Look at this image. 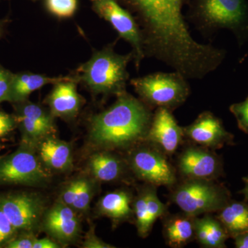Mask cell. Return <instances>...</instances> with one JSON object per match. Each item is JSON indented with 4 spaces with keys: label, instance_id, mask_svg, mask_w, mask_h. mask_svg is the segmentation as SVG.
<instances>
[{
    "label": "cell",
    "instance_id": "cell-1",
    "mask_svg": "<svg viewBox=\"0 0 248 248\" xmlns=\"http://www.w3.org/2000/svg\"><path fill=\"white\" fill-rule=\"evenodd\" d=\"M153 116L151 108L125 91L110 107L93 117L90 140L102 149L130 148L145 141Z\"/></svg>",
    "mask_w": 248,
    "mask_h": 248
},
{
    "label": "cell",
    "instance_id": "cell-2",
    "mask_svg": "<svg viewBox=\"0 0 248 248\" xmlns=\"http://www.w3.org/2000/svg\"><path fill=\"white\" fill-rule=\"evenodd\" d=\"M190 16L205 33L226 29L234 32L240 43L248 37L246 0H191Z\"/></svg>",
    "mask_w": 248,
    "mask_h": 248
},
{
    "label": "cell",
    "instance_id": "cell-3",
    "mask_svg": "<svg viewBox=\"0 0 248 248\" xmlns=\"http://www.w3.org/2000/svg\"><path fill=\"white\" fill-rule=\"evenodd\" d=\"M133 58V53L122 55L111 46L103 49L80 67V79L96 94L119 95L125 91L129 78L127 66Z\"/></svg>",
    "mask_w": 248,
    "mask_h": 248
},
{
    "label": "cell",
    "instance_id": "cell-4",
    "mask_svg": "<svg viewBox=\"0 0 248 248\" xmlns=\"http://www.w3.org/2000/svg\"><path fill=\"white\" fill-rule=\"evenodd\" d=\"M187 80L179 72H158L135 78L130 83L147 106L172 111L182 106L190 95Z\"/></svg>",
    "mask_w": 248,
    "mask_h": 248
},
{
    "label": "cell",
    "instance_id": "cell-5",
    "mask_svg": "<svg viewBox=\"0 0 248 248\" xmlns=\"http://www.w3.org/2000/svg\"><path fill=\"white\" fill-rule=\"evenodd\" d=\"M171 201L186 215L192 217L218 213L231 201L229 191L215 180L184 179L176 186Z\"/></svg>",
    "mask_w": 248,
    "mask_h": 248
},
{
    "label": "cell",
    "instance_id": "cell-6",
    "mask_svg": "<svg viewBox=\"0 0 248 248\" xmlns=\"http://www.w3.org/2000/svg\"><path fill=\"white\" fill-rule=\"evenodd\" d=\"M166 156L148 143L134 150L128 163L137 177L149 185L171 187L175 185L177 177L175 170Z\"/></svg>",
    "mask_w": 248,
    "mask_h": 248
},
{
    "label": "cell",
    "instance_id": "cell-7",
    "mask_svg": "<svg viewBox=\"0 0 248 248\" xmlns=\"http://www.w3.org/2000/svg\"><path fill=\"white\" fill-rule=\"evenodd\" d=\"M48 174L30 146L21 148L0 162V183L40 185L48 180Z\"/></svg>",
    "mask_w": 248,
    "mask_h": 248
},
{
    "label": "cell",
    "instance_id": "cell-8",
    "mask_svg": "<svg viewBox=\"0 0 248 248\" xmlns=\"http://www.w3.org/2000/svg\"><path fill=\"white\" fill-rule=\"evenodd\" d=\"M93 9L103 19L110 23L117 33L133 48L137 66L146 57L143 34L135 18L124 9L117 0H91Z\"/></svg>",
    "mask_w": 248,
    "mask_h": 248
},
{
    "label": "cell",
    "instance_id": "cell-9",
    "mask_svg": "<svg viewBox=\"0 0 248 248\" xmlns=\"http://www.w3.org/2000/svg\"><path fill=\"white\" fill-rule=\"evenodd\" d=\"M177 169L184 179L215 180L223 171L221 158L213 150L199 146L186 147L178 156Z\"/></svg>",
    "mask_w": 248,
    "mask_h": 248
},
{
    "label": "cell",
    "instance_id": "cell-10",
    "mask_svg": "<svg viewBox=\"0 0 248 248\" xmlns=\"http://www.w3.org/2000/svg\"><path fill=\"white\" fill-rule=\"evenodd\" d=\"M17 104L16 122L22 131L26 146H38L45 139L55 133L53 117L38 104L24 101Z\"/></svg>",
    "mask_w": 248,
    "mask_h": 248
},
{
    "label": "cell",
    "instance_id": "cell-11",
    "mask_svg": "<svg viewBox=\"0 0 248 248\" xmlns=\"http://www.w3.org/2000/svg\"><path fill=\"white\" fill-rule=\"evenodd\" d=\"M0 208L16 231L31 232L40 223L44 202L37 196L20 194L0 199Z\"/></svg>",
    "mask_w": 248,
    "mask_h": 248
},
{
    "label": "cell",
    "instance_id": "cell-12",
    "mask_svg": "<svg viewBox=\"0 0 248 248\" xmlns=\"http://www.w3.org/2000/svg\"><path fill=\"white\" fill-rule=\"evenodd\" d=\"M184 138V130L178 124L172 111L157 108L153 114L145 141L166 156H171L182 144Z\"/></svg>",
    "mask_w": 248,
    "mask_h": 248
},
{
    "label": "cell",
    "instance_id": "cell-13",
    "mask_svg": "<svg viewBox=\"0 0 248 248\" xmlns=\"http://www.w3.org/2000/svg\"><path fill=\"white\" fill-rule=\"evenodd\" d=\"M184 138L199 146L210 150L219 149L232 141L221 121L210 111L201 113L193 123L184 127Z\"/></svg>",
    "mask_w": 248,
    "mask_h": 248
},
{
    "label": "cell",
    "instance_id": "cell-14",
    "mask_svg": "<svg viewBox=\"0 0 248 248\" xmlns=\"http://www.w3.org/2000/svg\"><path fill=\"white\" fill-rule=\"evenodd\" d=\"M76 211L59 202L46 213L44 228L52 237L61 244L73 242L79 236L80 222Z\"/></svg>",
    "mask_w": 248,
    "mask_h": 248
},
{
    "label": "cell",
    "instance_id": "cell-15",
    "mask_svg": "<svg viewBox=\"0 0 248 248\" xmlns=\"http://www.w3.org/2000/svg\"><path fill=\"white\" fill-rule=\"evenodd\" d=\"M50 112L54 117L71 118L79 112L82 98L77 90L76 82L71 78L55 84L48 97Z\"/></svg>",
    "mask_w": 248,
    "mask_h": 248
},
{
    "label": "cell",
    "instance_id": "cell-16",
    "mask_svg": "<svg viewBox=\"0 0 248 248\" xmlns=\"http://www.w3.org/2000/svg\"><path fill=\"white\" fill-rule=\"evenodd\" d=\"M38 152L41 161L48 169L65 172L73 167V152L66 142L48 137L39 143Z\"/></svg>",
    "mask_w": 248,
    "mask_h": 248
},
{
    "label": "cell",
    "instance_id": "cell-17",
    "mask_svg": "<svg viewBox=\"0 0 248 248\" xmlns=\"http://www.w3.org/2000/svg\"><path fill=\"white\" fill-rule=\"evenodd\" d=\"M195 239L204 248H226V241L230 237L224 226L217 218L207 214L202 218L194 217Z\"/></svg>",
    "mask_w": 248,
    "mask_h": 248
},
{
    "label": "cell",
    "instance_id": "cell-18",
    "mask_svg": "<svg viewBox=\"0 0 248 248\" xmlns=\"http://www.w3.org/2000/svg\"><path fill=\"white\" fill-rule=\"evenodd\" d=\"M193 218L184 213L165 218L164 236L168 246L182 248L195 239Z\"/></svg>",
    "mask_w": 248,
    "mask_h": 248
},
{
    "label": "cell",
    "instance_id": "cell-19",
    "mask_svg": "<svg viewBox=\"0 0 248 248\" xmlns=\"http://www.w3.org/2000/svg\"><path fill=\"white\" fill-rule=\"evenodd\" d=\"M67 78H48L40 74L19 73L14 74L10 92V102L27 101L31 93L48 84H55Z\"/></svg>",
    "mask_w": 248,
    "mask_h": 248
},
{
    "label": "cell",
    "instance_id": "cell-20",
    "mask_svg": "<svg viewBox=\"0 0 248 248\" xmlns=\"http://www.w3.org/2000/svg\"><path fill=\"white\" fill-rule=\"evenodd\" d=\"M218 213L217 218L230 237L248 231V203L231 200Z\"/></svg>",
    "mask_w": 248,
    "mask_h": 248
},
{
    "label": "cell",
    "instance_id": "cell-21",
    "mask_svg": "<svg viewBox=\"0 0 248 248\" xmlns=\"http://www.w3.org/2000/svg\"><path fill=\"white\" fill-rule=\"evenodd\" d=\"M99 213L116 222L128 219L133 214L131 195L125 190L109 192L99 202Z\"/></svg>",
    "mask_w": 248,
    "mask_h": 248
},
{
    "label": "cell",
    "instance_id": "cell-22",
    "mask_svg": "<svg viewBox=\"0 0 248 248\" xmlns=\"http://www.w3.org/2000/svg\"><path fill=\"white\" fill-rule=\"evenodd\" d=\"M89 169L96 179L101 182H113L124 172V164L120 158L109 153H98L89 160Z\"/></svg>",
    "mask_w": 248,
    "mask_h": 248
},
{
    "label": "cell",
    "instance_id": "cell-23",
    "mask_svg": "<svg viewBox=\"0 0 248 248\" xmlns=\"http://www.w3.org/2000/svg\"><path fill=\"white\" fill-rule=\"evenodd\" d=\"M135 11L145 10L153 12H164L184 6L187 0H127Z\"/></svg>",
    "mask_w": 248,
    "mask_h": 248
},
{
    "label": "cell",
    "instance_id": "cell-24",
    "mask_svg": "<svg viewBox=\"0 0 248 248\" xmlns=\"http://www.w3.org/2000/svg\"><path fill=\"white\" fill-rule=\"evenodd\" d=\"M133 208L138 234L142 238H146L151 232L147 223L146 188L141 191L135 200Z\"/></svg>",
    "mask_w": 248,
    "mask_h": 248
},
{
    "label": "cell",
    "instance_id": "cell-25",
    "mask_svg": "<svg viewBox=\"0 0 248 248\" xmlns=\"http://www.w3.org/2000/svg\"><path fill=\"white\" fill-rule=\"evenodd\" d=\"M78 0H46L47 10L59 18L71 17L78 9Z\"/></svg>",
    "mask_w": 248,
    "mask_h": 248
},
{
    "label": "cell",
    "instance_id": "cell-26",
    "mask_svg": "<svg viewBox=\"0 0 248 248\" xmlns=\"http://www.w3.org/2000/svg\"><path fill=\"white\" fill-rule=\"evenodd\" d=\"M93 197V187L91 183L85 179H80L79 188L71 208L76 211H86L89 208Z\"/></svg>",
    "mask_w": 248,
    "mask_h": 248
},
{
    "label": "cell",
    "instance_id": "cell-27",
    "mask_svg": "<svg viewBox=\"0 0 248 248\" xmlns=\"http://www.w3.org/2000/svg\"><path fill=\"white\" fill-rule=\"evenodd\" d=\"M230 110L236 118L239 128L248 134V96L244 102L231 106Z\"/></svg>",
    "mask_w": 248,
    "mask_h": 248
},
{
    "label": "cell",
    "instance_id": "cell-28",
    "mask_svg": "<svg viewBox=\"0 0 248 248\" xmlns=\"http://www.w3.org/2000/svg\"><path fill=\"white\" fill-rule=\"evenodd\" d=\"M14 74L0 64V103L10 102V92Z\"/></svg>",
    "mask_w": 248,
    "mask_h": 248
},
{
    "label": "cell",
    "instance_id": "cell-29",
    "mask_svg": "<svg viewBox=\"0 0 248 248\" xmlns=\"http://www.w3.org/2000/svg\"><path fill=\"white\" fill-rule=\"evenodd\" d=\"M16 231H17L16 228L0 208V246L7 243L14 236Z\"/></svg>",
    "mask_w": 248,
    "mask_h": 248
},
{
    "label": "cell",
    "instance_id": "cell-30",
    "mask_svg": "<svg viewBox=\"0 0 248 248\" xmlns=\"http://www.w3.org/2000/svg\"><path fill=\"white\" fill-rule=\"evenodd\" d=\"M80 179L73 181L66 186L61 195L60 202L71 207L76 198L77 192L79 188Z\"/></svg>",
    "mask_w": 248,
    "mask_h": 248
},
{
    "label": "cell",
    "instance_id": "cell-31",
    "mask_svg": "<svg viewBox=\"0 0 248 248\" xmlns=\"http://www.w3.org/2000/svg\"><path fill=\"white\" fill-rule=\"evenodd\" d=\"M83 248H115V246H112L110 244H107V243L99 239L94 233V228H91L89 232L86 234L84 244H83Z\"/></svg>",
    "mask_w": 248,
    "mask_h": 248
},
{
    "label": "cell",
    "instance_id": "cell-32",
    "mask_svg": "<svg viewBox=\"0 0 248 248\" xmlns=\"http://www.w3.org/2000/svg\"><path fill=\"white\" fill-rule=\"evenodd\" d=\"M16 124L17 122L14 117L0 111V139L9 134Z\"/></svg>",
    "mask_w": 248,
    "mask_h": 248
},
{
    "label": "cell",
    "instance_id": "cell-33",
    "mask_svg": "<svg viewBox=\"0 0 248 248\" xmlns=\"http://www.w3.org/2000/svg\"><path fill=\"white\" fill-rule=\"evenodd\" d=\"M37 238L32 235H27L13 241H8L6 248H33Z\"/></svg>",
    "mask_w": 248,
    "mask_h": 248
},
{
    "label": "cell",
    "instance_id": "cell-34",
    "mask_svg": "<svg viewBox=\"0 0 248 248\" xmlns=\"http://www.w3.org/2000/svg\"><path fill=\"white\" fill-rule=\"evenodd\" d=\"M60 245L49 238L37 239L34 244L33 248H59Z\"/></svg>",
    "mask_w": 248,
    "mask_h": 248
},
{
    "label": "cell",
    "instance_id": "cell-35",
    "mask_svg": "<svg viewBox=\"0 0 248 248\" xmlns=\"http://www.w3.org/2000/svg\"><path fill=\"white\" fill-rule=\"evenodd\" d=\"M235 247L237 248H248V231L235 236Z\"/></svg>",
    "mask_w": 248,
    "mask_h": 248
},
{
    "label": "cell",
    "instance_id": "cell-36",
    "mask_svg": "<svg viewBox=\"0 0 248 248\" xmlns=\"http://www.w3.org/2000/svg\"><path fill=\"white\" fill-rule=\"evenodd\" d=\"M245 182L244 188L243 189L241 192L244 194L246 200L248 202V176L247 177H245L244 179Z\"/></svg>",
    "mask_w": 248,
    "mask_h": 248
},
{
    "label": "cell",
    "instance_id": "cell-37",
    "mask_svg": "<svg viewBox=\"0 0 248 248\" xmlns=\"http://www.w3.org/2000/svg\"><path fill=\"white\" fill-rule=\"evenodd\" d=\"M7 20L6 19H0V39L2 37L4 32V28Z\"/></svg>",
    "mask_w": 248,
    "mask_h": 248
}]
</instances>
